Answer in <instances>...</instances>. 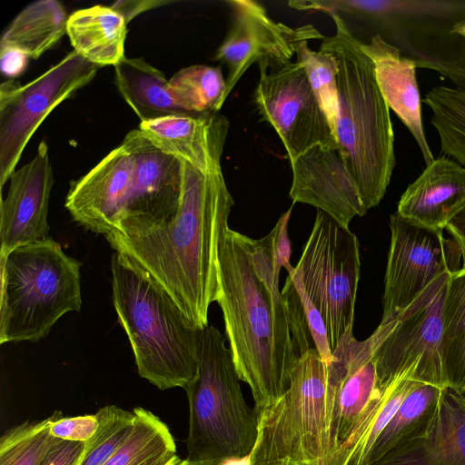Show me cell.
<instances>
[{
  "label": "cell",
  "mask_w": 465,
  "mask_h": 465,
  "mask_svg": "<svg viewBox=\"0 0 465 465\" xmlns=\"http://www.w3.org/2000/svg\"><path fill=\"white\" fill-rule=\"evenodd\" d=\"M222 156L203 168L181 161L182 193L171 221L123 222L104 236L115 252L147 272L202 330L208 326L209 307L219 296V240L234 204Z\"/></svg>",
  "instance_id": "cell-1"
},
{
  "label": "cell",
  "mask_w": 465,
  "mask_h": 465,
  "mask_svg": "<svg viewBox=\"0 0 465 465\" xmlns=\"http://www.w3.org/2000/svg\"><path fill=\"white\" fill-rule=\"evenodd\" d=\"M249 241L229 226L222 232L216 302L239 378L250 387L259 413L288 390L301 355L288 302L256 274Z\"/></svg>",
  "instance_id": "cell-2"
},
{
  "label": "cell",
  "mask_w": 465,
  "mask_h": 465,
  "mask_svg": "<svg viewBox=\"0 0 465 465\" xmlns=\"http://www.w3.org/2000/svg\"><path fill=\"white\" fill-rule=\"evenodd\" d=\"M335 34L320 51L337 60L338 151L368 211L382 200L395 166L394 132L390 107L379 87L375 67L339 15L331 14Z\"/></svg>",
  "instance_id": "cell-3"
},
{
  "label": "cell",
  "mask_w": 465,
  "mask_h": 465,
  "mask_svg": "<svg viewBox=\"0 0 465 465\" xmlns=\"http://www.w3.org/2000/svg\"><path fill=\"white\" fill-rule=\"evenodd\" d=\"M299 11L335 14L361 45L379 36L416 68L433 70L465 89V0H292Z\"/></svg>",
  "instance_id": "cell-4"
},
{
  "label": "cell",
  "mask_w": 465,
  "mask_h": 465,
  "mask_svg": "<svg viewBox=\"0 0 465 465\" xmlns=\"http://www.w3.org/2000/svg\"><path fill=\"white\" fill-rule=\"evenodd\" d=\"M113 303L139 375L159 390H183L198 372L203 330L192 323L153 278L127 257L111 260Z\"/></svg>",
  "instance_id": "cell-5"
},
{
  "label": "cell",
  "mask_w": 465,
  "mask_h": 465,
  "mask_svg": "<svg viewBox=\"0 0 465 465\" xmlns=\"http://www.w3.org/2000/svg\"><path fill=\"white\" fill-rule=\"evenodd\" d=\"M258 417L252 465H343L338 385L315 348L301 356L288 390Z\"/></svg>",
  "instance_id": "cell-6"
},
{
  "label": "cell",
  "mask_w": 465,
  "mask_h": 465,
  "mask_svg": "<svg viewBox=\"0 0 465 465\" xmlns=\"http://www.w3.org/2000/svg\"><path fill=\"white\" fill-rule=\"evenodd\" d=\"M80 268L51 237L0 253V343L37 341L79 312Z\"/></svg>",
  "instance_id": "cell-7"
},
{
  "label": "cell",
  "mask_w": 465,
  "mask_h": 465,
  "mask_svg": "<svg viewBox=\"0 0 465 465\" xmlns=\"http://www.w3.org/2000/svg\"><path fill=\"white\" fill-rule=\"evenodd\" d=\"M232 351L213 325L202 331L198 372L184 389L189 402L187 458L223 460L249 454L259 417L246 403Z\"/></svg>",
  "instance_id": "cell-8"
},
{
  "label": "cell",
  "mask_w": 465,
  "mask_h": 465,
  "mask_svg": "<svg viewBox=\"0 0 465 465\" xmlns=\"http://www.w3.org/2000/svg\"><path fill=\"white\" fill-rule=\"evenodd\" d=\"M295 268L322 315L332 353L341 337L353 327L361 270L358 238L349 227L318 210Z\"/></svg>",
  "instance_id": "cell-9"
},
{
  "label": "cell",
  "mask_w": 465,
  "mask_h": 465,
  "mask_svg": "<svg viewBox=\"0 0 465 465\" xmlns=\"http://www.w3.org/2000/svg\"><path fill=\"white\" fill-rule=\"evenodd\" d=\"M100 66L75 51L32 82L8 80L0 86V184L15 171L33 134L63 101L90 83Z\"/></svg>",
  "instance_id": "cell-10"
},
{
  "label": "cell",
  "mask_w": 465,
  "mask_h": 465,
  "mask_svg": "<svg viewBox=\"0 0 465 465\" xmlns=\"http://www.w3.org/2000/svg\"><path fill=\"white\" fill-rule=\"evenodd\" d=\"M452 274H443L427 287L394 320L379 346L376 368L383 385L401 374L447 388L444 381L440 341L445 299Z\"/></svg>",
  "instance_id": "cell-11"
},
{
  "label": "cell",
  "mask_w": 465,
  "mask_h": 465,
  "mask_svg": "<svg viewBox=\"0 0 465 465\" xmlns=\"http://www.w3.org/2000/svg\"><path fill=\"white\" fill-rule=\"evenodd\" d=\"M390 229L381 322L393 321L433 282L461 269L459 246L444 237L443 230L412 223L396 213L390 217Z\"/></svg>",
  "instance_id": "cell-12"
},
{
  "label": "cell",
  "mask_w": 465,
  "mask_h": 465,
  "mask_svg": "<svg viewBox=\"0 0 465 465\" xmlns=\"http://www.w3.org/2000/svg\"><path fill=\"white\" fill-rule=\"evenodd\" d=\"M259 71L253 104L261 121L278 134L290 163L316 145L338 149L337 139L299 63L290 62L272 70L259 65Z\"/></svg>",
  "instance_id": "cell-13"
},
{
  "label": "cell",
  "mask_w": 465,
  "mask_h": 465,
  "mask_svg": "<svg viewBox=\"0 0 465 465\" xmlns=\"http://www.w3.org/2000/svg\"><path fill=\"white\" fill-rule=\"evenodd\" d=\"M232 22L214 60L227 67V98L240 78L253 64L269 70L290 62L303 42L325 36L312 25L291 27L272 19L264 7L252 0H230Z\"/></svg>",
  "instance_id": "cell-14"
},
{
  "label": "cell",
  "mask_w": 465,
  "mask_h": 465,
  "mask_svg": "<svg viewBox=\"0 0 465 465\" xmlns=\"http://www.w3.org/2000/svg\"><path fill=\"white\" fill-rule=\"evenodd\" d=\"M394 320L381 322L364 341H358L349 328L333 350L328 366L338 385V440L343 465L349 463L351 438L374 399L380 394L375 353L391 330Z\"/></svg>",
  "instance_id": "cell-15"
},
{
  "label": "cell",
  "mask_w": 465,
  "mask_h": 465,
  "mask_svg": "<svg viewBox=\"0 0 465 465\" xmlns=\"http://www.w3.org/2000/svg\"><path fill=\"white\" fill-rule=\"evenodd\" d=\"M134 172V153L124 139L91 171L71 183L65 207L74 222L98 234L110 232L127 215Z\"/></svg>",
  "instance_id": "cell-16"
},
{
  "label": "cell",
  "mask_w": 465,
  "mask_h": 465,
  "mask_svg": "<svg viewBox=\"0 0 465 465\" xmlns=\"http://www.w3.org/2000/svg\"><path fill=\"white\" fill-rule=\"evenodd\" d=\"M9 182L0 206V253L50 238L47 213L54 178L45 141L35 157L12 173Z\"/></svg>",
  "instance_id": "cell-17"
},
{
  "label": "cell",
  "mask_w": 465,
  "mask_h": 465,
  "mask_svg": "<svg viewBox=\"0 0 465 465\" xmlns=\"http://www.w3.org/2000/svg\"><path fill=\"white\" fill-rule=\"evenodd\" d=\"M293 203H307L349 227L367 210L338 149L316 145L291 162Z\"/></svg>",
  "instance_id": "cell-18"
},
{
  "label": "cell",
  "mask_w": 465,
  "mask_h": 465,
  "mask_svg": "<svg viewBox=\"0 0 465 465\" xmlns=\"http://www.w3.org/2000/svg\"><path fill=\"white\" fill-rule=\"evenodd\" d=\"M465 207V167L443 155L434 159L404 191L396 213L412 223L444 230Z\"/></svg>",
  "instance_id": "cell-19"
},
{
  "label": "cell",
  "mask_w": 465,
  "mask_h": 465,
  "mask_svg": "<svg viewBox=\"0 0 465 465\" xmlns=\"http://www.w3.org/2000/svg\"><path fill=\"white\" fill-rule=\"evenodd\" d=\"M370 465H465V393L446 388L430 430Z\"/></svg>",
  "instance_id": "cell-20"
},
{
  "label": "cell",
  "mask_w": 465,
  "mask_h": 465,
  "mask_svg": "<svg viewBox=\"0 0 465 465\" xmlns=\"http://www.w3.org/2000/svg\"><path fill=\"white\" fill-rule=\"evenodd\" d=\"M361 46L374 64L379 87L390 109L411 132L428 165L434 156L424 133L416 65L379 36Z\"/></svg>",
  "instance_id": "cell-21"
},
{
  "label": "cell",
  "mask_w": 465,
  "mask_h": 465,
  "mask_svg": "<svg viewBox=\"0 0 465 465\" xmlns=\"http://www.w3.org/2000/svg\"><path fill=\"white\" fill-rule=\"evenodd\" d=\"M139 129L162 151L203 168L213 157L223 154L229 121L218 114L168 116L143 122Z\"/></svg>",
  "instance_id": "cell-22"
},
{
  "label": "cell",
  "mask_w": 465,
  "mask_h": 465,
  "mask_svg": "<svg viewBox=\"0 0 465 465\" xmlns=\"http://www.w3.org/2000/svg\"><path fill=\"white\" fill-rule=\"evenodd\" d=\"M126 25L112 6L94 5L72 13L66 33L81 56L98 66H114L124 57Z\"/></svg>",
  "instance_id": "cell-23"
},
{
  "label": "cell",
  "mask_w": 465,
  "mask_h": 465,
  "mask_svg": "<svg viewBox=\"0 0 465 465\" xmlns=\"http://www.w3.org/2000/svg\"><path fill=\"white\" fill-rule=\"evenodd\" d=\"M116 86L141 123L168 116H195L172 97L164 74L142 58L124 57L114 65Z\"/></svg>",
  "instance_id": "cell-24"
},
{
  "label": "cell",
  "mask_w": 465,
  "mask_h": 465,
  "mask_svg": "<svg viewBox=\"0 0 465 465\" xmlns=\"http://www.w3.org/2000/svg\"><path fill=\"white\" fill-rule=\"evenodd\" d=\"M445 390L417 382L379 435L363 465H370L401 443L424 435L436 417Z\"/></svg>",
  "instance_id": "cell-25"
},
{
  "label": "cell",
  "mask_w": 465,
  "mask_h": 465,
  "mask_svg": "<svg viewBox=\"0 0 465 465\" xmlns=\"http://www.w3.org/2000/svg\"><path fill=\"white\" fill-rule=\"evenodd\" d=\"M68 17L56 0L34 2L9 25L2 35L0 49H15L37 59L66 33Z\"/></svg>",
  "instance_id": "cell-26"
},
{
  "label": "cell",
  "mask_w": 465,
  "mask_h": 465,
  "mask_svg": "<svg viewBox=\"0 0 465 465\" xmlns=\"http://www.w3.org/2000/svg\"><path fill=\"white\" fill-rule=\"evenodd\" d=\"M440 356L447 388L465 391V272L450 280L442 318Z\"/></svg>",
  "instance_id": "cell-27"
},
{
  "label": "cell",
  "mask_w": 465,
  "mask_h": 465,
  "mask_svg": "<svg viewBox=\"0 0 465 465\" xmlns=\"http://www.w3.org/2000/svg\"><path fill=\"white\" fill-rule=\"evenodd\" d=\"M168 87L177 104L199 115L217 114L226 100V79L220 67L195 64L183 68L171 77Z\"/></svg>",
  "instance_id": "cell-28"
},
{
  "label": "cell",
  "mask_w": 465,
  "mask_h": 465,
  "mask_svg": "<svg viewBox=\"0 0 465 465\" xmlns=\"http://www.w3.org/2000/svg\"><path fill=\"white\" fill-rule=\"evenodd\" d=\"M423 102L432 112L430 123L442 152L465 167V89L438 85Z\"/></svg>",
  "instance_id": "cell-29"
},
{
  "label": "cell",
  "mask_w": 465,
  "mask_h": 465,
  "mask_svg": "<svg viewBox=\"0 0 465 465\" xmlns=\"http://www.w3.org/2000/svg\"><path fill=\"white\" fill-rule=\"evenodd\" d=\"M134 411L136 417L129 438L104 465H141L155 456L176 451L174 439L159 417L142 407Z\"/></svg>",
  "instance_id": "cell-30"
},
{
  "label": "cell",
  "mask_w": 465,
  "mask_h": 465,
  "mask_svg": "<svg viewBox=\"0 0 465 465\" xmlns=\"http://www.w3.org/2000/svg\"><path fill=\"white\" fill-rule=\"evenodd\" d=\"M54 417L53 412L8 429L0 438V465H41L58 440L50 431Z\"/></svg>",
  "instance_id": "cell-31"
},
{
  "label": "cell",
  "mask_w": 465,
  "mask_h": 465,
  "mask_svg": "<svg viewBox=\"0 0 465 465\" xmlns=\"http://www.w3.org/2000/svg\"><path fill=\"white\" fill-rule=\"evenodd\" d=\"M296 62L304 68L312 91L336 137L339 72L336 58L330 53L312 51L308 42H303L296 52Z\"/></svg>",
  "instance_id": "cell-32"
},
{
  "label": "cell",
  "mask_w": 465,
  "mask_h": 465,
  "mask_svg": "<svg viewBox=\"0 0 465 465\" xmlns=\"http://www.w3.org/2000/svg\"><path fill=\"white\" fill-rule=\"evenodd\" d=\"M98 429L86 441V450L77 465H104L129 438L135 412L107 405L95 413Z\"/></svg>",
  "instance_id": "cell-33"
},
{
  "label": "cell",
  "mask_w": 465,
  "mask_h": 465,
  "mask_svg": "<svg viewBox=\"0 0 465 465\" xmlns=\"http://www.w3.org/2000/svg\"><path fill=\"white\" fill-rule=\"evenodd\" d=\"M288 275L291 276L295 290L299 295L300 301L302 304L305 318L315 345V349L318 351L323 361L328 364L331 359L332 353L330 349L327 331L322 315L309 299L303 287L300 273L296 268L293 267L292 271L288 272Z\"/></svg>",
  "instance_id": "cell-34"
},
{
  "label": "cell",
  "mask_w": 465,
  "mask_h": 465,
  "mask_svg": "<svg viewBox=\"0 0 465 465\" xmlns=\"http://www.w3.org/2000/svg\"><path fill=\"white\" fill-rule=\"evenodd\" d=\"M54 413L50 431L57 439L86 442L93 438L98 429L95 414L63 417L60 411H54Z\"/></svg>",
  "instance_id": "cell-35"
},
{
  "label": "cell",
  "mask_w": 465,
  "mask_h": 465,
  "mask_svg": "<svg viewBox=\"0 0 465 465\" xmlns=\"http://www.w3.org/2000/svg\"><path fill=\"white\" fill-rule=\"evenodd\" d=\"M86 442L58 439L41 465H77L86 450Z\"/></svg>",
  "instance_id": "cell-36"
},
{
  "label": "cell",
  "mask_w": 465,
  "mask_h": 465,
  "mask_svg": "<svg viewBox=\"0 0 465 465\" xmlns=\"http://www.w3.org/2000/svg\"><path fill=\"white\" fill-rule=\"evenodd\" d=\"M29 57L15 49H0V67L4 75L16 77L28 64Z\"/></svg>",
  "instance_id": "cell-37"
},
{
  "label": "cell",
  "mask_w": 465,
  "mask_h": 465,
  "mask_svg": "<svg viewBox=\"0 0 465 465\" xmlns=\"http://www.w3.org/2000/svg\"><path fill=\"white\" fill-rule=\"evenodd\" d=\"M445 229L457 242L461 255V269L465 272V207L446 225Z\"/></svg>",
  "instance_id": "cell-38"
},
{
  "label": "cell",
  "mask_w": 465,
  "mask_h": 465,
  "mask_svg": "<svg viewBox=\"0 0 465 465\" xmlns=\"http://www.w3.org/2000/svg\"><path fill=\"white\" fill-rule=\"evenodd\" d=\"M169 3L166 1H118L112 7L119 12L128 23L143 11Z\"/></svg>",
  "instance_id": "cell-39"
},
{
  "label": "cell",
  "mask_w": 465,
  "mask_h": 465,
  "mask_svg": "<svg viewBox=\"0 0 465 465\" xmlns=\"http://www.w3.org/2000/svg\"><path fill=\"white\" fill-rule=\"evenodd\" d=\"M179 459L176 451H171L155 456L141 465H173Z\"/></svg>",
  "instance_id": "cell-40"
},
{
  "label": "cell",
  "mask_w": 465,
  "mask_h": 465,
  "mask_svg": "<svg viewBox=\"0 0 465 465\" xmlns=\"http://www.w3.org/2000/svg\"><path fill=\"white\" fill-rule=\"evenodd\" d=\"M252 450L242 457H228L221 460L220 465H252Z\"/></svg>",
  "instance_id": "cell-41"
},
{
  "label": "cell",
  "mask_w": 465,
  "mask_h": 465,
  "mask_svg": "<svg viewBox=\"0 0 465 465\" xmlns=\"http://www.w3.org/2000/svg\"><path fill=\"white\" fill-rule=\"evenodd\" d=\"M221 460H192L179 459L173 465H220Z\"/></svg>",
  "instance_id": "cell-42"
},
{
  "label": "cell",
  "mask_w": 465,
  "mask_h": 465,
  "mask_svg": "<svg viewBox=\"0 0 465 465\" xmlns=\"http://www.w3.org/2000/svg\"><path fill=\"white\" fill-rule=\"evenodd\" d=\"M453 33L465 37V20L460 22L454 27Z\"/></svg>",
  "instance_id": "cell-43"
},
{
  "label": "cell",
  "mask_w": 465,
  "mask_h": 465,
  "mask_svg": "<svg viewBox=\"0 0 465 465\" xmlns=\"http://www.w3.org/2000/svg\"><path fill=\"white\" fill-rule=\"evenodd\" d=\"M465 393V391H463Z\"/></svg>",
  "instance_id": "cell-44"
}]
</instances>
